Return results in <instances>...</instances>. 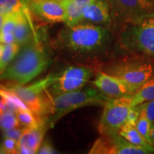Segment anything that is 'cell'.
<instances>
[{"mask_svg": "<svg viewBox=\"0 0 154 154\" xmlns=\"http://www.w3.org/2000/svg\"><path fill=\"white\" fill-rule=\"evenodd\" d=\"M94 69L86 65H71L57 74L51 75L47 91L51 96L79 91L94 75Z\"/></svg>", "mask_w": 154, "mask_h": 154, "instance_id": "7", "label": "cell"}, {"mask_svg": "<svg viewBox=\"0 0 154 154\" xmlns=\"http://www.w3.org/2000/svg\"><path fill=\"white\" fill-rule=\"evenodd\" d=\"M140 106L151 125L154 124V100L144 102Z\"/></svg>", "mask_w": 154, "mask_h": 154, "instance_id": "26", "label": "cell"}, {"mask_svg": "<svg viewBox=\"0 0 154 154\" xmlns=\"http://www.w3.org/2000/svg\"><path fill=\"white\" fill-rule=\"evenodd\" d=\"M120 42L130 53L146 56L154 60V17L140 24L128 25L121 32Z\"/></svg>", "mask_w": 154, "mask_h": 154, "instance_id": "5", "label": "cell"}, {"mask_svg": "<svg viewBox=\"0 0 154 154\" xmlns=\"http://www.w3.org/2000/svg\"><path fill=\"white\" fill-rule=\"evenodd\" d=\"M113 19L128 25L154 17L153 0H107Z\"/></svg>", "mask_w": 154, "mask_h": 154, "instance_id": "8", "label": "cell"}, {"mask_svg": "<svg viewBox=\"0 0 154 154\" xmlns=\"http://www.w3.org/2000/svg\"><path fill=\"white\" fill-rule=\"evenodd\" d=\"M153 150L130 143L118 132L101 134L94 142L89 154H148Z\"/></svg>", "mask_w": 154, "mask_h": 154, "instance_id": "10", "label": "cell"}, {"mask_svg": "<svg viewBox=\"0 0 154 154\" xmlns=\"http://www.w3.org/2000/svg\"><path fill=\"white\" fill-rule=\"evenodd\" d=\"M1 153L14 154L19 153L18 141L12 138H4L1 146Z\"/></svg>", "mask_w": 154, "mask_h": 154, "instance_id": "25", "label": "cell"}, {"mask_svg": "<svg viewBox=\"0 0 154 154\" xmlns=\"http://www.w3.org/2000/svg\"><path fill=\"white\" fill-rule=\"evenodd\" d=\"M153 1H154V0H153Z\"/></svg>", "mask_w": 154, "mask_h": 154, "instance_id": "31", "label": "cell"}, {"mask_svg": "<svg viewBox=\"0 0 154 154\" xmlns=\"http://www.w3.org/2000/svg\"><path fill=\"white\" fill-rule=\"evenodd\" d=\"M95 0H65L66 26H74L80 24L82 21L84 9Z\"/></svg>", "mask_w": 154, "mask_h": 154, "instance_id": "16", "label": "cell"}, {"mask_svg": "<svg viewBox=\"0 0 154 154\" xmlns=\"http://www.w3.org/2000/svg\"><path fill=\"white\" fill-rule=\"evenodd\" d=\"M0 16H7L23 10L24 4L22 0H0Z\"/></svg>", "mask_w": 154, "mask_h": 154, "instance_id": "22", "label": "cell"}, {"mask_svg": "<svg viewBox=\"0 0 154 154\" xmlns=\"http://www.w3.org/2000/svg\"><path fill=\"white\" fill-rule=\"evenodd\" d=\"M111 15L110 7L107 0H95L84 9L81 23L108 24L111 22Z\"/></svg>", "mask_w": 154, "mask_h": 154, "instance_id": "14", "label": "cell"}, {"mask_svg": "<svg viewBox=\"0 0 154 154\" xmlns=\"http://www.w3.org/2000/svg\"><path fill=\"white\" fill-rule=\"evenodd\" d=\"M47 121L41 126L32 128H24L22 137L18 141L19 153L33 154L37 151L42 145L44 134L49 126Z\"/></svg>", "mask_w": 154, "mask_h": 154, "instance_id": "13", "label": "cell"}, {"mask_svg": "<svg viewBox=\"0 0 154 154\" xmlns=\"http://www.w3.org/2000/svg\"><path fill=\"white\" fill-rule=\"evenodd\" d=\"M21 47L15 42L9 44L1 43L0 46V69L1 74L14 60Z\"/></svg>", "mask_w": 154, "mask_h": 154, "instance_id": "20", "label": "cell"}, {"mask_svg": "<svg viewBox=\"0 0 154 154\" xmlns=\"http://www.w3.org/2000/svg\"><path fill=\"white\" fill-rule=\"evenodd\" d=\"M133 96L119 99H109L103 106V113L99 124L100 134L118 132L128 121L132 106Z\"/></svg>", "mask_w": 154, "mask_h": 154, "instance_id": "9", "label": "cell"}, {"mask_svg": "<svg viewBox=\"0 0 154 154\" xmlns=\"http://www.w3.org/2000/svg\"><path fill=\"white\" fill-rule=\"evenodd\" d=\"M21 11L7 16H0L1 17V38H0L1 43L9 44L14 42V29Z\"/></svg>", "mask_w": 154, "mask_h": 154, "instance_id": "18", "label": "cell"}, {"mask_svg": "<svg viewBox=\"0 0 154 154\" xmlns=\"http://www.w3.org/2000/svg\"><path fill=\"white\" fill-rule=\"evenodd\" d=\"M118 133L130 143L135 144V145L143 146V147L148 148V149L154 151V147H153L140 134L135 124L127 121L126 124H124L121 127Z\"/></svg>", "mask_w": 154, "mask_h": 154, "instance_id": "17", "label": "cell"}, {"mask_svg": "<svg viewBox=\"0 0 154 154\" xmlns=\"http://www.w3.org/2000/svg\"><path fill=\"white\" fill-rule=\"evenodd\" d=\"M0 125L3 131L20 127V124L17 118V112L12 111H7L1 112Z\"/></svg>", "mask_w": 154, "mask_h": 154, "instance_id": "23", "label": "cell"}, {"mask_svg": "<svg viewBox=\"0 0 154 154\" xmlns=\"http://www.w3.org/2000/svg\"><path fill=\"white\" fill-rule=\"evenodd\" d=\"M31 13L47 23H64L65 0H22Z\"/></svg>", "mask_w": 154, "mask_h": 154, "instance_id": "11", "label": "cell"}, {"mask_svg": "<svg viewBox=\"0 0 154 154\" xmlns=\"http://www.w3.org/2000/svg\"><path fill=\"white\" fill-rule=\"evenodd\" d=\"M109 37L106 28L89 23H81L63 28L58 35L57 44L71 53L91 54L103 49Z\"/></svg>", "mask_w": 154, "mask_h": 154, "instance_id": "2", "label": "cell"}, {"mask_svg": "<svg viewBox=\"0 0 154 154\" xmlns=\"http://www.w3.org/2000/svg\"><path fill=\"white\" fill-rule=\"evenodd\" d=\"M110 98L102 94L99 89L86 88L79 91L61 95L51 96L52 112L47 121L51 128L63 116L76 109L86 106H104Z\"/></svg>", "mask_w": 154, "mask_h": 154, "instance_id": "4", "label": "cell"}, {"mask_svg": "<svg viewBox=\"0 0 154 154\" xmlns=\"http://www.w3.org/2000/svg\"><path fill=\"white\" fill-rule=\"evenodd\" d=\"M154 100V75L136 91L132 98V106Z\"/></svg>", "mask_w": 154, "mask_h": 154, "instance_id": "19", "label": "cell"}, {"mask_svg": "<svg viewBox=\"0 0 154 154\" xmlns=\"http://www.w3.org/2000/svg\"><path fill=\"white\" fill-rule=\"evenodd\" d=\"M140 112H141V106L140 105H137L132 106L131 109L129 114H128V121L133 124L136 125L138 118H139Z\"/></svg>", "mask_w": 154, "mask_h": 154, "instance_id": "28", "label": "cell"}, {"mask_svg": "<svg viewBox=\"0 0 154 154\" xmlns=\"http://www.w3.org/2000/svg\"><path fill=\"white\" fill-rule=\"evenodd\" d=\"M136 128H138L140 134L145 138L149 143L151 144V140H150V130H151V124L144 113L141 108V112H140V116L138 118L137 122L136 124ZM152 146V145H151Z\"/></svg>", "mask_w": 154, "mask_h": 154, "instance_id": "24", "label": "cell"}, {"mask_svg": "<svg viewBox=\"0 0 154 154\" xmlns=\"http://www.w3.org/2000/svg\"><path fill=\"white\" fill-rule=\"evenodd\" d=\"M17 115L19 124L24 128H36L46 122L41 117L34 114L32 111H17Z\"/></svg>", "mask_w": 154, "mask_h": 154, "instance_id": "21", "label": "cell"}, {"mask_svg": "<svg viewBox=\"0 0 154 154\" xmlns=\"http://www.w3.org/2000/svg\"><path fill=\"white\" fill-rule=\"evenodd\" d=\"M24 128H21L20 127L11 128V129L3 131L4 138H12L17 141H19L20 138L22 137Z\"/></svg>", "mask_w": 154, "mask_h": 154, "instance_id": "27", "label": "cell"}, {"mask_svg": "<svg viewBox=\"0 0 154 154\" xmlns=\"http://www.w3.org/2000/svg\"><path fill=\"white\" fill-rule=\"evenodd\" d=\"M103 72L138 89L154 75V60L146 56L131 53L106 63Z\"/></svg>", "mask_w": 154, "mask_h": 154, "instance_id": "3", "label": "cell"}, {"mask_svg": "<svg viewBox=\"0 0 154 154\" xmlns=\"http://www.w3.org/2000/svg\"><path fill=\"white\" fill-rule=\"evenodd\" d=\"M51 79V75H49L30 85L12 84L7 87L18 95L34 114L42 118L52 112L51 95L47 91Z\"/></svg>", "mask_w": 154, "mask_h": 154, "instance_id": "6", "label": "cell"}, {"mask_svg": "<svg viewBox=\"0 0 154 154\" xmlns=\"http://www.w3.org/2000/svg\"><path fill=\"white\" fill-rule=\"evenodd\" d=\"M93 84L102 94L110 99L134 96L138 90L120 79L103 71L97 72Z\"/></svg>", "mask_w": 154, "mask_h": 154, "instance_id": "12", "label": "cell"}, {"mask_svg": "<svg viewBox=\"0 0 154 154\" xmlns=\"http://www.w3.org/2000/svg\"><path fill=\"white\" fill-rule=\"evenodd\" d=\"M37 153L38 154H53L58 153V152L54 149V148L50 144L49 142L45 141L42 144L38 149Z\"/></svg>", "mask_w": 154, "mask_h": 154, "instance_id": "29", "label": "cell"}, {"mask_svg": "<svg viewBox=\"0 0 154 154\" xmlns=\"http://www.w3.org/2000/svg\"><path fill=\"white\" fill-rule=\"evenodd\" d=\"M150 140L152 146L154 147V124L151 125V130H150Z\"/></svg>", "mask_w": 154, "mask_h": 154, "instance_id": "30", "label": "cell"}, {"mask_svg": "<svg viewBox=\"0 0 154 154\" xmlns=\"http://www.w3.org/2000/svg\"><path fill=\"white\" fill-rule=\"evenodd\" d=\"M29 10L24 4V9L19 15L14 34V42L20 47H24L36 38V34L29 15Z\"/></svg>", "mask_w": 154, "mask_h": 154, "instance_id": "15", "label": "cell"}, {"mask_svg": "<svg viewBox=\"0 0 154 154\" xmlns=\"http://www.w3.org/2000/svg\"><path fill=\"white\" fill-rule=\"evenodd\" d=\"M49 61V54L36 37L21 47L14 60L1 74V79L26 85L47 68Z\"/></svg>", "mask_w": 154, "mask_h": 154, "instance_id": "1", "label": "cell"}]
</instances>
